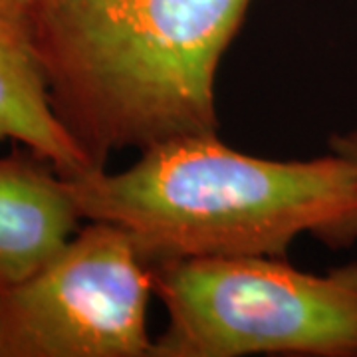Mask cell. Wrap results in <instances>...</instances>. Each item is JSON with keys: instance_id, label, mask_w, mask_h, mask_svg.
I'll use <instances>...</instances> for the list:
<instances>
[{"instance_id": "7a4b0ae2", "label": "cell", "mask_w": 357, "mask_h": 357, "mask_svg": "<svg viewBox=\"0 0 357 357\" xmlns=\"http://www.w3.org/2000/svg\"><path fill=\"white\" fill-rule=\"evenodd\" d=\"M84 220L117 225L155 264L169 258L274 256L304 232L357 241V157L276 161L217 133L167 141L119 171L68 177Z\"/></svg>"}, {"instance_id": "52a82bcc", "label": "cell", "mask_w": 357, "mask_h": 357, "mask_svg": "<svg viewBox=\"0 0 357 357\" xmlns=\"http://www.w3.org/2000/svg\"><path fill=\"white\" fill-rule=\"evenodd\" d=\"M335 147H342V149H345V151H349V153L357 157V133H351L345 139H340L335 143Z\"/></svg>"}, {"instance_id": "3957f363", "label": "cell", "mask_w": 357, "mask_h": 357, "mask_svg": "<svg viewBox=\"0 0 357 357\" xmlns=\"http://www.w3.org/2000/svg\"><path fill=\"white\" fill-rule=\"evenodd\" d=\"M169 324L153 357H357V262L326 274L274 256L153 264Z\"/></svg>"}, {"instance_id": "6da1fadb", "label": "cell", "mask_w": 357, "mask_h": 357, "mask_svg": "<svg viewBox=\"0 0 357 357\" xmlns=\"http://www.w3.org/2000/svg\"><path fill=\"white\" fill-rule=\"evenodd\" d=\"M250 0H30L52 107L98 169L217 133L215 79Z\"/></svg>"}, {"instance_id": "277c9868", "label": "cell", "mask_w": 357, "mask_h": 357, "mask_svg": "<svg viewBox=\"0 0 357 357\" xmlns=\"http://www.w3.org/2000/svg\"><path fill=\"white\" fill-rule=\"evenodd\" d=\"M153 292L135 241L88 220L38 272L0 288V357H153Z\"/></svg>"}, {"instance_id": "ba28073f", "label": "cell", "mask_w": 357, "mask_h": 357, "mask_svg": "<svg viewBox=\"0 0 357 357\" xmlns=\"http://www.w3.org/2000/svg\"><path fill=\"white\" fill-rule=\"evenodd\" d=\"M26 2H30V0H26Z\"/></svg>"}, {"instance_id": "8992f818", "label": "cell", "mask_w": 357, "mask_h": 357, "mask_svg": "<svg viewBox=\"0 0 357 357\" xmlns=\"http://www.w3.org/2000/svg\"><path fill=\"white\" fill-rule=\"evenodd\" d=\"M4 139L50 161L64 177L98 171L52 107L26 0H0V141Z\"/></svg>"}, {"instance_id": "5b68a950", "label": "cell", "mask_w": 357, "mask_h": 357, "mask_svg": "<svg viewBox=\"0 0 357 357\" xmlns=\"http://www.w3.org/2000/svg\"><path fill=\"white\" fill-rule=\"evenodd\" d=\"M79 220L70 181L50 161L28 147L0 157V288L50 262Z\"/></svg>"}]
</instances>
